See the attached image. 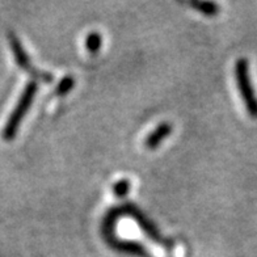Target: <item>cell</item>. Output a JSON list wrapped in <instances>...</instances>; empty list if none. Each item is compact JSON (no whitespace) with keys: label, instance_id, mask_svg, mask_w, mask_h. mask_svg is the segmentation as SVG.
<instances>
[{"label":"cell","instance_id":"cell-1","mask_svg":"<svg viewBox=\"0 0 257 257\" xmlns=\"http://www.w3.org/2000/svg\"><path fill=\"white\" fill-rule=\"evenodd\" d=\"M37 83L36 81H29L28 85L25 87L23 95H21L20 100L17 102L16 108L12 112V114L10 115V118L7 121V125L4 127L3 137L6 141H12L16 136L17 130H19V126H20V122L23 121V118L25 117L27 112L31 108L32 101L36 97V93H37Z\"/></svg>","mask_w":257,"mask_h":257},{"label":"cell","instance_id":"cell-2","mask_svg":"<svg viewBox=\"0 0 257 257\" xmlns=\"http://www.w3.org/2000/svg\"><path fill=\"white\" fill-rule=\"evenodd\" d=\"M235 74H236L237 88L240 91L241 98L245 102L248 113H249L252 118H257V97L253 87L250 84L249 72H248V61L245 58H241L236 62Z\"/></svg>","mask_w":257,"mask_h":257},{"label":"cell","instance_id":"cell-3","mask_svg":"<svg viewBox=\"0 0 257 257\" xmlns=\"http://www.w3.org/2000/svg\"><path fill=\"white\" fill-rule=\"evenodd\" d=\"M115 210H117L118 217H121V215H130V217L134 218V219L137 220V223L141 226L143 232H145L150 239H153L155 243L160 244V245L167 248L172 247L171 240H168L166 237H163L162 235H160L159 231H158V228L155 227V224H154L150 219H147L145 214H143L137 206H134L132 203H127V205H123V206L121 207H115Z\"/></svg>","mask_w":257,"mask_h":257},{"label":"cell","instance_id":"cell-4","mask_svg":"<svg viewBox=\"0 0 257 257\" xmlns=\"http://www.w3.org/2000/svg\"><path fill=\"white\" fill-rule=\"evenodd\" d=\"M8 40H10V45L11 48H12V51H14L15 59H16L17 64H19L24 71H27L28 74L34 76V78L38 79V80L46 81V83L53 81V75L49 74V72L40 71V70H37V68L34 67L33 64L31 63V59L28 57L25 49L23 48L20 40H19L14 33L8 34Z\"/></svg>","mask_w":257,"mask_h":257},{"label":"cell","instance_id":"cell-5","mask_svg":"<svg viewBox=\"0 0 257 257\" xmlns=\"http://www.w3.org/2000/svg\"><path fill=\"white\" fill-rule=\"evenodd\" d=\"M171 133H172V125L168 122H163L146 138L145 147L149 150H155Z\"/></svg>","mask_w":257,"mask_h":257},{"label":"cell","instance_id":"cell-6","mask_svg":"<svg viewBox=\"0 0 257 257\" xmlns=\"http://www.w3.org/2000/svg\"><path fill=\"white\" fill-rule=\"evenodd\" d=\"M192 7L196 8L198 12L206 15V16H215L219 14V7L218 4L210 3V2H192Z\"/></svg>","mask_w":257,"mask_h":257},{"label":"cell","instance_id":"cell-7","mask_svg":"<svg viewBox=\"0 0 257 257\" xmlns=\"http://www.w3.org/2000/svg\"><path fill=\"white\" fill-rule=\"evenodd\" d=\"M101 36L98 33H91L85 40V46H87V50L91 53V54H96L100 48H101Z\"/></svg>","mask_w":257,"mask_h":257},{"label":"cell","instance_id":"cell-8","mask_svg":"<svg viewBox=\"0 0 257 257\" xmlns=\"http://www.w3.org/2000/svg\"><path fill=\"white\" fill-rule=\"evenodd\" d=\"M75 85V79L72 76H64L61 81H59V84H58L57 89H55V95L59 96H64L67 95L68 92L71 91L74 88Z\"/></svg>","mask_w":257,"mask_h":257},{"label":"cell","instance_id":"cell-9","mask_svg":"<svg viewBox=\"0 0 257 257\" xmlns=\"http://www.w3.org/2000/svg\"><path fill=\"white\" fill-rule=\"evenodd\" d=\"M130 190V181L128 180H121L113 185V193L117 197H125Z\"/></svg>","mask_w":257,"mask_h":257}]
</instances>
